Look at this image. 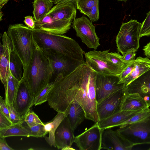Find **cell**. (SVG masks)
I'll return each instance as SVG.
<instances>
[{
    "label": "cell",
    "instance_id": "1",
    "mask_svg": "<svg viewBox=\"0 0 150 150\" xmlns=\"http://www.w3.org/2000/svg\"><path fill=\"white\" fill-rule=\"evenodd\" d=\"M97 73L84 62L69 74L55 77L47 97L50 106L66 115L72 101H76L85 112L86 118L99 121L96 82Z\"/></svg>",
    "mask_w": 150,
    "mask_h": 150
},
{
    "label": "cell",
    "instance_id": "2",
    "mask_svg": "<svg viewBox=\"0 0 150 150\" xmlns=\"http://www.w3.org/2000/svg\"><path fill=\"white\" fill-rule=\"evenodd\" d=\"M34 54L22 78L27 83L34 98L50 83L53 72L49 57L34 40Z\"/></svg>",
    "mask_w": 150,
    "mask_h": 150
},
{
    "label": "cell",
    "instance_id": "3",
    "mask_svg": "<svg viewBox=\"0 0 150 150\" xmlns=\"http://www.w3.org/2000/svg\"><path fill=\"white\" fill-rule=\"evenodd\" d=\"M33 35L34 41L44 52L59 53L82 63L85 62L83 57L85 52L73 39L37 28L33 29Z\"/></svg>",
    "mask_w": 150,
    "mask_h": 150
},
{
    "label": "cell",
    "instance_id": "4",
    "mask_svg": "<svg viewBox=\"0 0 150 150\" xmlns=\"http://www.w3.org/2000/svg\"><path fill=\"white\" fill-rule=\"evenodd\" d=\"M7 33L11 40L13 51L22 63L24 71L29 65L34 54L33 29L22 23L10 24Z\"/></svg>",
    "mask_w": 150,
    "mask_h": 150
},
{
    "label": "cell",
    "instance_id": "5",
    "mask_svg": "<svg viewBox=\"0 0 150 150\" xmlns=\"http://www.w3.org/2000/svg\"><path fill=\"white\" fill-rule=\"evenodd\" d=\"M142 23L131 19L123 23L116 36V42L119 52L124 55L131 50L137 51L139 47V37Z\"/></svg>",
    "mask_w": 150,
    "mask_h": 150
},
{
    "label": "cell",
    "instance_id": "6",
    "mask_svg": "<svg viewBox=\"0 0 150 150\" xmlns=\"http://www.w3.org/2000/svg\"><path fill=\"white\" fill-rule=\"evenodd\" d=\"M109 50L102 51L94 50L84 54L87 64L98 74L119 75L123 69L113 64L109 59Z\"/></svg>",
    "mask_w": 150,
    "mask_h": 150
},
{
    "label": "cell",
    "instance_id": "7",
    "mask_svg": "<svg viewBox=\"0 0 150 150\" xmlns=\"http://www.w3.org/2000/svg\"><path fill=\"white\" fill-rule=\"evenodd\" d=\"M117 130L134 146L150 144V119L120 127Z\"/></svg>",
    "mask_w": 150,
    "mask_h": 150
},
{
    "label": "cell",
    "instance_id": "8",
    "mask_svg": "<svg viewBox=\"0 0 150 150\" xmlns=\"http://www.w3.org/2000/svg\"><path fill=\"white\" fill-rule=\"evenodd\" d=\"M92 22L86 17L83 16L75 18L71 26L83 42L88 48L96 50L100 45V39L96 33L95 27Z\"/></svg>",
    "mask_w": 150,
    "mask_h": 150
},
{
    "label": "cell",
    "instance_id": "9",
    "mask_svg": "<svg viewBox=\"0 0 150 150\" xmlns=\"http://www.w3.org/2000/svg\"><path fill=\"white\" fill-rule=\"evenodd\" d=\"M118 76L98 74L96 86L97 104L113 93L124 89V83H119Z\"/></svg>",
    "mask_w": 150,
    "mask_h": 150
},
{
    "label": "cell",
    "instance_id": "10",
    "mask_svg": "<svg viewBox=\"0 0 150 150\" xmlns=\"http://www.w3.org/2000/svg\"><path fill=\"white\" fill-rule=\"evenodd\" d=\"M102 130L97 122L82 133L75 137L74 142L80 150L101 149Z\"/></svg>",
    "mask_w": 150,
    "mask_h": 150
},
{
    "label": "cell",
    "instance_id": "11",
    "mask_svg": "<svg viewBox=\"0 0 150 150\" xmlns=\"http://www.w3.org/2000/svg\"><path fill=\"white\" fill-rule=\"evenodd\" d=\"M34 99V97L27 83L22 78L20 81L13 106L22 120L24 121L25 117L33 106Z\"/></svg>",
    "mask_w": 150,
    "mask_h": 150
},
{
    "label": "cell",
    "instance_id": "12",
    "mask_svg": "<svg viewBox=\"0 0 150 150\" xmlns=\"http://www.w3.org/2000/svg\"><path fill=\"white\" fill-rule=\"evenodd\" d=\"M134 146L117 130L111 128L103 130L101 149L109 150H131Z\"/></svg>",
    "mask_w": 150,
    "mask_h": 150
},
{
    "label": "cell",
    "instance_id": "13",
    "mask_svg": "<svg viewBox=\"0 0 150 150\" xmlns=\"http://www.w3.org/2000/svg\"><path fill=\"white\" fill-rule=\"evenodd\" d=\"M45 52L50 59L53 74H55V76L59 74H62L64 76H66L82 64L59 53L52 52Z\"/></svg>",
    "mask_w": 150,
    "mask_h": 150
},
{
    "label": "cell",
    "instance_id": "14",
    "mask_svg": "<svg viewBox=\"0 0 150 150\" xmlns=\"http://www.w3.org/2000/svg\"><path fill=\"white\" fill-rule=\"evenodd\" d=\"M124 93L138 95L150 106V69L127 85L125 86Z\"/></svg>",
    "mask_w": 150,
    "mask_h": 150
},
{
    "label": "cell",
    "instance_id": "15",
    "mask_svg": "<svg viewBox=\"0 0 150 150\" xmlns=\"http://www.w3.org/2000/svg\"><path fill=\"white\" fill-rule=\"evenodd\" d=\"M124 89L113 93L97 104L99 120L107 118L120 110V105Z\"/></svg>",
    "mask_w": 150,
    "mask_h": 150
},
{
    "label": "cell",
    "instance_id": "16",
    "mask_svg": "<svg viewBox=\"0 0 150 150\" xmlns=\"http://www.w3.org/2000/svg\"><path fill=\"white\" fill-rule=\"evenodd\" d=\"M68 118L65 116L56 130L55 140L56 147L58 149H73L71 146L74 142L75 137Z\"/></svg>",
    "mask_w": 150,
    "mask_h": 150
},
{
    "label": "cell",
    "instance_id": "17",
    "mask_svg": "<svg viewBox=\"0 0 150 150\" xmlns=\"http://www.w3.org/2000/svg\"><path fill=\"white\" fill-rule=\"evenodd\" d=\"M2 52L0 60V79L5 90L11 74L9 69L10 58L13 48L11 40L6 32H4L2 36Z\"/></svg>",
    "mask_w": 150,
    "mask_h": 150
},
{
    "label": "cell",
    "instance_id": "18",
    "mask_svg": "<svg viewBox=\"0 0 150 150\" xmlns=\"http://www.w3.org/2000/svg\"><path fill=\"white\" fill-rule=\"evenodd\" d=\"M73 21L57 19L48 15L40 22H35V26L46 32L56 35H62L71 28Z\"/></svg>",
    "mask_w": 150,
    "mask_h": 150
},
{
    "label": "cell",
    "instance_id": "19",
    "mask_svg": "<svg viewBox=\"0 0 150 150\" xmlns=\"http://www.w3.org/2000/svg\"><path fill=\"white\" fill-rule=\"evenodd\" d=\"M76 0L57 4L47 15L59 20L72 21L76 18Z\"/></svg>",
    "mask_w": 150,
    "mask_h": 150
},
{
    "label": "cell",
    "instance_id": "20",
    "mask_svg": "<svg viewBox=\"0 0 150 150\" xmlns=\"http://www.w3.org/2000/svg\"><path fill=\"white\" fill-rule=\"evenodd\" d=\"M144 110L133 111L120 110L107 118L99 120L97 122L102 130L120 126L124 122Z\"/></svg>",
    "mask_w": 150,
    "mask_h": 150
},
{
    "label": "cell",
    "instance_id": "21",
    "mask_svg": "<svg viewBox=\"0 0 150 150\" xmlns=\"http://www.w3.org/2000/svg\"><path fill=\"white\" fill-rule=\"evenodd\" d=\"M149 107L146 102L138 95L123 93L120 105V110L133 111Z\"/></svg>",
    "mask_w": 150,
    "mask_h": 150
},
{
    "label": "cell",
    "instance_id": "22",
    "mask_svg": "<svg viewBox=\"0 0 150 150\" xmlns=\"http://www.w3.org/2000/svg\"><path fill=\"white\" fill-rule=\"evenodd\" d=\"M150 69V59L147 57H137L134 61V66L132 71L122 83L125 86Z\"/></svg>",
    "mask_w": 150,
    "mask_h": 150
},
{
    "label": "cell",
    "instance_id": "23",
    "mask_svg": "<svg viewBox=\"0 0 150 150\" xmlns=\"http://www.w3.org/2000/svg\"><path fill=\"white\" fill-rule=\"evenodd\" d=\"M66 116L67 117L71 127L74 132L78 126L86 118L84 110L76 100L72 102Z\"/></svg>",
    "mask_w": 150,
    "mask_h": 150
},
{
    "label": "cell",
    "instance_id": "24",
    "mask_svg": "<svg viewBox=\"0 0 150 150\" xmlns=\"http://www.w3.org/2000/svg\"><path fill=\"white\" fill-rule=\"evenodd\" d=\"M52 0H34L33 13L35 21L41 22L52 8Z\"/></svg>",
    "mask_w": 150,
    "mask_h": 150
},
{
    "label": "cell",
    "instance_id": "25",
    "mask_svg": "<svg viewBox=\"0 0 150 150\" xmlns=\"http://www.w3.org/2000/svg\"><path fill=\"white\" fill-rule=\"evenodd\" d=\"M66 116L63 112H57L54 118L50 121L44 124L45 130L49 134V136H44L46 141L50 146L56 147L54 134L58 126Z\"/></svg>",
    "mask_w": 150,
    "mask_h": 150
},
{
    "label": "cell",
    "instance_id": "26",
    "mask_svg": "<svg viewBox=\"0 0 150 150\" xmlns=\"http://www.w3.org/2000/svg\"><path fill=\"white\" fill-rule=\"evenodd\" d=\"M20 81L11 74H10L5 90V101L7 106L13 105Z\"/></svg>",
    "mask_w": 150,
    "mask_h": 150
},
{
    "label": "cell",
    "instance_id": "27",
    "mask_svg": "<svg viewBox=\"0 0 150 150\" xmlns=\"http://www.w3.org/2000/svg\"><path fill=\"white\" fill-rule=\"evenodd\" d=\"M22 124H13L0 130V137L6 138L13 136L30 137L28 131Z\"/></svg>",
    "mask_w": 150,
    "mask_h": 150
},
{
    "label": "cell",
    "instance_id": "28",
    "mask_svg": "<svg viewBox=\"0 0 150 150\" xmlns=\"http://www.w3.org/2000/svg\"><path fill=\"white\" fill-rule=\"evenodd\" d=\"M22 68L23 65L21 60L12 50L10 58L9 69L10 73L19 81H20L23 76Z\"/></svg>",
    "mask_w": 150,
    "mask_h": 150
},
{
    "label": "cell",
    "instance_id": "29",
    "mask_svg": "<svg viewBox=\"0 0 150 150\" xmlns=\"http://www.w3.org/2000/svg\"><path fill=\"white\" fill-rule=\"evenodd\" d=\"M150 119V108H147L124 122L120 127Z\"/></svg>",
    "mask_w": 150,
    "mask_h": 150
},
{
    "label": "cell",
    "instance_id": "30",
    "mask_svg": "<svg viewBox=\"0 0 150 150\" xmlns=\"http://www.w3.org/2000/svg\"><path fill=\"white\" fill-rule=\"evenodd\" d=\"M77 8L85 15L89 13L92 8L98 3V0H76Z\"/></svg>",
    "mask_w": 150,
    "mask_h": 150
},
{
    "label": "cell",
    "instance_id": "31",
    "mask_svg": "<svg viewBox=\"0 0 150 150\" xmlns=\"http://www.w3.org/2000/svg\"><path fill=\"white\" fill-rule=\"evenodd\" d=\"M53 83V82H50L34 98L33 106L40 105L47 101L48 94L52 86Z\"/></svg>",
    "mask_w": 150,
    "mask_h": 150
},
{
    "label": "cell",
    "instance_id": "32",
    "mask_svg": "<svg viewBox=\"0 0 150 150\" xmlns=\"http://www.w3.org/2000/svg\"><path fill=\"white\" fill-rule=\"evenodd\" d=\"M24 127L28 131L30 137H43L48 133L45 129L44 125L40 124L30 127L26 124Z\"/></svg>",
    "mask_w": 150,
    "mask_h": 150
},
{
    "label": "cell",
    "instance_id": "33",
    "mask_svg": "<svg viewBox=\"0 0 150 150\" xmlns=\"http://www.w3.org/2000/svg\"><path fill=\"white\" fill-rule=\"evenodd\" d=\"M108 57L113 64L123 69L130 62L124 60L123 56L121 55L118 52H109L108 54Z\"/></svg>",
    "mask_w": 150,
    "mask_h": 150
},
{
    "label": "cell",
    "instance_id": "34",
    "mask_svg": "<svg viewBox=\"0 0 150 150\" xmlns=\"http://www.w3.org/2000/svg\"><path fill=\"white\" fill-rule=\"evenodd\" d=\"M24 121L29 127H31L40 124L44 125L38 116L30 109L27 113L24 119Z\"/></svg>",
    "mask_w": 150,
    "mask_h": 150
},
{
    "label": "cell",
    "instance_id": "35",
    "mask_svg": "<svg viewBox=\"0 0 150 150\" xmlns=\"http://www.w3.org/2000/svg\"><path fill=\"white\" fill-rule=\"evenodd\" d=\"M150 35V11L147 14L144 20L142 23L140 30V38L144 36Z\"/></svg>",
    "mask_w": 150,
    "mask_h": 150
},
{
    "label": "cell",
    "instance_id": "36",
    "mask_svg": "<svg viewBox=\"0 0 150 150\" xmlns=\"http://www.w3.org/2000/svg\"><path fill=\"white\" fill-rule=\"evenodd\" d=\"M7 106L9 111L10 120L13 124H23L24 121L20 118L13 106L8 105Z\"/></svg>",
    "mask_w": 150,
    "mask_h": 150
},
{
    "label": "cell",
    "instance_id": "37",
    "mask_svg": "<svg viewBox=\"0 0 150 150\" xmlns=\"http://www.w3.org/2000/svg\"><path fill=\"white\" fill-rule=\"evenodd\" d=\"M134 60L130 62L118 75L119 83H122L124 80L129 74L132 71L134 66Z\"/></svg>",
    "mask_w": 150,
    "mask_h": 150
},
{
    "label": "cell",
    "instance_id": "38",
    "mask_svg": "<svg viewBox=\"0 0 150 150\" xmlns=\"http://www.w3.org/2000/svg\"><path fill=\"white\" fill-rule=\"evenodd\" d=\"M91 22L97 21L99 18L98 3L93 6L86 15Z\"/></svg>",
    "mask_w": 150,
    "mask_h": 150
},
{
    "label": "cell",
    "instance_id": "39",
    "mask_svg": "<svg viewBox=\"0 0 150 150\" xmlns=\"http://www.w3.org/2000/svg\"><path fill=\"white\" fill-rule=\"evenodd\" d=\"M13 125L11 121L0 110V130Z\"/></svg>",
    "mask_w": 150,
    "mask_h": 150
},
{
    "label": "cell",
    "instance_id": "40",
    "mask_svg": "<svg viewBox=\"0 0 150 150\" xmlns=\"http://www.w3.org/2000/svg\"><path fill=\"white\" fill-rule=\"evenodd\" d=\"M0 110L10 120L8 106L6 103L5 100L3 99L1 96H0Z\"/></svg>",
    "mask_w": 150,
    "mask_h": 150
},
{
    "label": "cell",
    "instance_id": "41",
    "mask_svg": "<svg viewBox=\"0 0 150 150\" xmlns=\"http://www.w3.org/2000/svg\"><path fill=\"white\" fill-rule=\"evenodd\" d=\"M24 22L25 25L28 27L32 29H35V21L33 16H28L24 17Z\"/></svg>",
    "mask_w": 150,
    "mask_h": 150
},
{
    "label": "cell",
    "instance_id": "42",
    "mask_svg": "<svg viewBox=\"0 0 150 150\" xmlns=\"http://www.w3.org/2000/svg\"><path fill=\"white\" fill-rule=\"evenodd\" d=\"M136 51L131 50L126 53L123 56V59L126 61L130 62L135 59V57L136 53Z\"/></svg>",
    "mask_w": 150,
    "mask_h": 150
},
{
    "label": "cell",
    "instance_id": "43",
    "mask_svg": "<svg viewBox=\"0 0 150 150\" xmlns=\"http://www.w3.org/2000/svg\"><path fill=\"white\" fill-rule=\"evenodd\" d=\"M5 138L0 137V150H14L9 146L6 142Z\"/></svg>",
    "mask_w": 150,
    "mask_h": 150
},
{
    "label": "cell",
    "instance_id": "44",
    "mask_svg": "<svg viewBox=\"0 0 150 150\" xmlns=\"http://www.w3.org/2000/svg\"><path fill=\"white\" fill-rule=\"evenodd\" d=\"M143 50L145 55L150 59V42L143 47Z\"/></svg>",
    "mask_w": 150,
    "mask_h": 150
},
{
    "label": "cell",
    "instance_id": "45",
    "mask_svg": "<svg viewBox=\"0 0 150 150\" xmlns=\"http://www.w3.org/2000/svg\"><path fill=\"white\" fill-rule=\"evenodd\" d=\"M75 0H54L53 1V2L54 4H56Z\"/></svg>",
    "mask_w": 150,
    "mask_h": 150
},
{
    "label": "cell",
    "instance_id": "46",
    "mask_svg": "<svg viewBox=\"0 0 150 150\" xmlns=\"http://www.w3.org/2000/svg\"><path fill=\"white\" fill-rule=\"evenodd\" d=\"M9 0H0V10H1L3 7L8 2Z\"/></svg>",
    "mask_w": 150,
    "mask_h": 150
},
{
    "label": "cell",
    "instance_id": "47",
    "mask_svg": "<svg viewBox=\"0 0 150 150\" xmlns=\"http://www.w3.org/2000/svg\"><path fill=\"white\" fill-rule=\"evenodd\" d=\"M3 15V13L1 11V10H0V21H1L2 20V17Z\"/></svg>",
    "mask_w": 150,
    "mask_h": 150
},
{
    "label": "cell",
    "instance_id": "48",
    "mask_svg": "<svg viewBox=\"0 0 150 150\" xmlns=\"http://www.w3.org/2000/svg\"><path fill=\"white\" fill-rule=\"evenodd\" d=\"M128 0H117L118 1H124L125 2H126Z\"/></svg>",
    "mask_w": 150,
    "mask_h": 150
},
{
    "label": "cell",
    "instance_id": "49",
    "mask_svg": "<svg viewBox=\"0 0 150 150\" xmlns=\"http://www.w3.org/2000/svg\"></svg>",
    "mask_w": 150,
    "mask_h": 150
}]
</instances>
